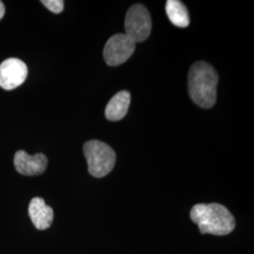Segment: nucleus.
Instances as JSON below:
<instances>
[{"instance_id": "obj_1", "label": "nucleus", "mask_w": 254, "mask_h": 254, "mask_svg": "<svg viewBox=\"0 0 254 254\" xmlns=\"http://www.w3.org/2000/svg\"><path fill=\"white\" fill-rule=\"evenodd\" d=\"M190 218L199 226L202 235L225 236L236 228V220L231 212L222 204L215 202L194 205Z\"/></svg>"}, {"instance_id": "obj_2", "label": "nucleus", "mask_w": 254, "mask_h": 254, "mask_svg": "<svg viewBox=\"0 0 254 254\" xmlns=\"http://www.w3.org/2000/svg\"><path fill=\"white\" fill-rule=\"evenodd\" d=\"M218 75L213 66L205 62L193 64L189 73L191 99L202 109H211L217 101Z\"/></svg>"}, {"instance_id": "obj_3", "label": "nucleus", "mask_w": 254, "mask_h": 254, "mask_svg": "<svg viewBox=\"0 0 254 254\" xmlns=\"http://www.w3.org/2000/svg\"><path fill=\"white\" fill-rule=\"evenodd\" d=\"M83 150L89 173L92 176L102 178L113 170L116 163V154L107 143L100 140H90L84 144Z\"/></svg>"}, {"instance_id": "obj_4", "label": "nucleus", "mask_w": 254, "mask_h": 254, "mask_svg": "<svg viewBox=\"0 0 254 254\" xmlns=\"http://www.w3.org/2000/svg\"><path fill=\"white\" fill-rule=\"evenodd\" d=\"M126 34L135 43L145 41L151 34L152 19L148 9L141 4L132 6L126 16Z\"/></svg>"}, {"instance_id": "obj_5", "label": "nucleus", "mask_w": 254, "mask_h": 254, "mask_svg": "<svg viewBox=\"0 0 254 254\" xmlns=\"http://www.w3.org/2000/svg\"><path fill=\"white\" fill-rule=\"evenodd\" d=\"M136 43L127 34H115L110 37L104 48V59L110 66L125 64L133 55Z\"/></svg>"}, {"instance_id": "obj_6", "label": "nucleus", "mask_w": 254, "mask_h": 254, "mask_svg": "<svg viewBox=\"0 0 254 254\" xmlns=\"http://www.w3.org/2000/svg\"><path fill=\"white\" fill-rule=\"evenodd\" d=\"M27 67L19 59L10 58L0 64V87L4 90L11 91L26 81Z\"/></svg>"}, {"instance_id": "obj_7", "label": "nucleus", "mask_w": 254, "mask_h": 254, "mask_svg": "<svg viewBox=\"0 0 254 254\" xmlns=\"http://www.w3.org/2000/svg\"><path fill=\"white\" fill-rule=\"evenodd\" d=\"M47 157L44 154L30 155L20 150L14 154V166L20 174L27 176L40 175L45 173L47 167Z\"/></svg>"}, {"instance_id": "obj_8", "label": "nucleus", "mask_w": 254, "mask_h": 254, "mask_svg": "<svg viewBox=\"0 0 254 254\" xmlns=\"http://www.w3.org/2000/svg\"><path fill=\"white\" fill-rule=\"evenodd\" d=\"M28 214L33 225L38 230H46L54 219V211L42 198H33L28 205Z\"/></svg>"}, {"instance_id": "obj_9", "label": "nucleus", "mask_w": 254, "mask_h": 254, "mask_svg": "<svg viewBox=\"0 0 254 254\" xmlns=\"http://www.w3.org/2000/svg\"><path fill=\"white\" fill-rule=\"evenodd\" d=\"M131 95L127 91H119L109 102L106 108V117L109 121H120L127 115Z\"/></svg>"}, {"instance_id": "obj_10", "label": "nucleus", "mask_w": 254, "mask_h": 254, "mask_svg": "<svg viewBox=\"0 0 254 254\" xmlns=\"http://www.w3.org/2000/svg\"><path fill=\"white\" fill-rule=\"evenodd\" d=\"M166 12L175 27H189L190 23V13L187 7L178 0H168L166 3Z\"/></svg>"}, {"instance_id": "obj_11", "label": "nucleus", "mask_w": 254, "mask_h": 254, "mask_svg": "<svg viewBox=\"0 0 254 254\" xmlns=\"http://www.w3.org/2000/svg\"><path fill=\"white\" fill-rule=\"evenodd\" d=\"M42 3L54 13H61L64 10V2L63 0H43Z\"/></svg>"}, {"instance_id": "obj_12", "label": "nucleus", "mask_w": 254, "mask_h": 254, "mask_svg": "<svg viewBox=\"0 0 254 254\" xmlns=\"http://www.w3.org/2000/svg\"><path fill=\"white\" fill-rule=\"evenodd\" d=\"M4 14H5V7H4L3 2L0 1V20L4 16Z\"/></svg>"}]
</instances>
